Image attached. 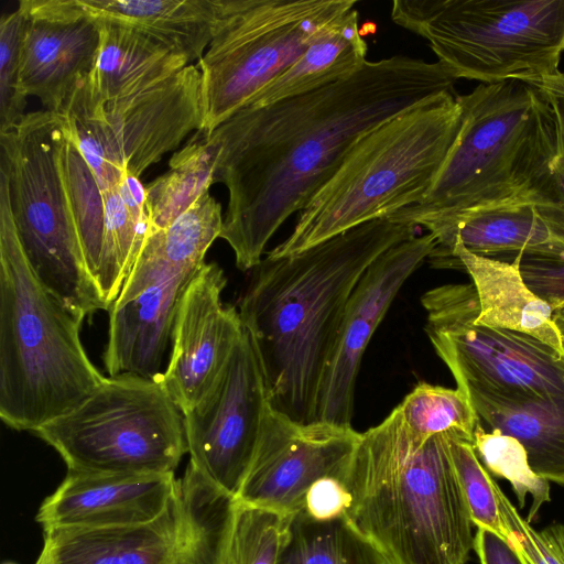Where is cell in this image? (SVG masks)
<instances>
[{
	"mask_svg": "<svg viewBox=\"0 0 564 564\" xmlns=\"http://www.w3.org/2000/svg\"><path fill=\"white\" fill-rule=\"evenodd\" d=\"M455 79L440 62L394 55L354 75L259 108L243 107L210 134L214 184L228 189L220 232L250 271L281 225L301 212L371 130L443 93Z\"/></svg>",
	"mask_w": 564,
	"mask_h": 564,
	"instance_id": "obj_1",
	"label": "cell"
},
{
	"mask_svg": "<svg viewBox=\"0 0 564 564\" xmlns=\"http://www.w3.org/2000/svg\"><path fill=\"white\" fill-rule=\"evenodd\" d=\"M416 227L376 219L301 252L267 256L250 270L239 316L261 360L273 410L317 421L322 383L347 305L369 265Z\"/></svg>",
	"mask_w": 564,
	"mask_h": 564,
	"instance_id": "obj_2",
	"label": "cell"
},
{
	"mask_svg": "<svg viewBox=\"0 0 564 564\" xmlns=\"http://www.w3.org/2000/svg\"><path fill=\"white\" fill-rule=\"evenodd\" d=\"M343 482L350 496L345 519L390 564L469 558L474 523L446 434L414 438L395 406L360 433Z\"/></svg>",
	"mask_w": 564,
	"mask_h": 564,
	"instance_id": "obj_3",
	"label": "cell"
},
{
	"mask_svg": "<svg viewBox=\"0 0 564 564\" xmlns=\"http://www.w3.org/2000/svg\"><path fill=\"white\" fill-rule=\"evenodd\" d=\"M456 98L460 131L432 189L389 218L434 232L467 214L510 204L563 210L552 176L557 127L546 93L506 80Z\"/></svg>",
	"mask_w": 564,
	"mask_h": 564,
	"instance_id": "obj_4",
	"label": "cell"
},
{
	"mask_svg": "<svg viewBox=\"0 0 564 564\" xmlns=\"http://www.w3.org/2000/svg\"><path fill=\"white\" fill-rule=\"evenodd\" d=\"M84 318L31 270L0 178V417L6 425L35 432L104 382L80 340Z\"/></svg>",
	"mask_w": 564,
	"mask_h": 564,
	"instance_id": "obj_5",
	"label": "cell"
},
{
	"mask_svg": "<svg viewBox=\"0 0 564 564\" xmlns=\"http://www.w3.org/2000/svg\"><path fill=\"white\" fill-rule=\"evenodd\" d=\"M462 107L443 93L381 123L347 154L269 257L294 254L362 224L421 203L462 127Z\"/></svg>",
	"mask_w": 564,
	"mask_h": 564,
	"instance_id": "obj_6",
	"label": "cell"
},
{
	"mask_svg": "<svg viewBox=\"0 0 564 564\" xmlns=\"http://www.w3.org/2000/svg\"><path fill=\"white\" fill-rule=\"evenodd\" d=\"M391 19L455 79L536 85L561 72L564 0H394Z\"/></svg>",
	"mask_w": 564,
	"mask_h": 564,
	"instance_id": "obj_7",
	"label": "cell"
},
{
	"mask_svg": "<svg viewBox=\"0 0 564 564\" xmlns=\"http://www.w3.org/2000/svg\"><path fill=\"white\" fill-rule=\"evenodd\" d=\"M64 117L39 110L0 132V178L26 261L37 280L83 317L108 307L73 225L61 166Z\"/></svg>",
	"mask_w": 564,
	"mask_h": 564,
	"instance_id": "obj_8",
	"label": "cell"
},
{
	"mask_svg": "<svg viewBox=\"0 0 564 564\" xmlns=\"http://www.w3.org/2000/svg\"><path fill=\"white\" fill-rule=\"evenodd\" d=\"M83 473H174L187 453L184 413L162 375L106 377L79 405L35 431Z\"/></svg>",
	"mask_w": 564,
	"mask_h": 564,
	"instance_id": "obj_9",
	"label": "cell"
},
{
	"mask_svg": "<svg viewBox=\"0 0 564 564\" xmlns=\"http://www.w3.org/2000/svg\"><path fill=\"white\" fill-rule=\"evenodd\" d=\"M355 0H226L202 75L204 135L245 107Z\"/></svg>",
	"mask_w": 564,
	"mask_h": 564,
	"instance_id": "obj_10",
	"label": "cell"
},
{
	"mask_svg": "<svg viewBox=\"0 0 564 564\" xmlns=\"http://www.w3.org/2000/svg\"><path fill=\"white\" fill-rule=\"evenodd\" d=\"M77 84L64 111L65 128L94 173L101 192L126 175H140L203 129L202 75L187 65L135 94L101 101Z\"/></svg>",
	"mask_w": 564,
	"mask_h": 564,
	"instance_id": "obj_11",
	"label": "cell"
},
{
	"mask_svg": "<svg viewBox=\"0 0 564 564\" xmlns=\"http://www.w3.org/2000/svg\"><path fill=\"white\" fill-rule=\"evenodd\" d=\"M237 500L188 463L164 512L137 525L51 530L34 564H223Z\"/></svg>",
	"mask_w": 564,
	"mask_h": 564,
	"instance_id": "obj_12",
	"label": "cell"
},
{
	"mask_svg": "<svg viewBox=\"0 0 564 564\" xmlns=\"http://www.w3.org/2000/svg\"><path fill=\"white\" fill-rule=\"evenodd\" d=\"M421 303L430 341L465 394H564V356L533 336L478 324L471 283L433 288Z\"/></svg>",
	"mask_w": 564,
	"mask_h": 564,
	"instance_id": "obj_13",
	"label": "cell"
},
{
	"mask_svg": "<svg viewBox=\"0 0 564 564\" xmlns=\"http://www.w3.org/2000/svg\"><path fill=\"white\" fill-rule=\"evenodd\" d=\"M270 408L263 367L252 337L243 327L215 386L184 413L189 464L213 486L236 499Z\"/></svg>",
	"mask_w": 564,
	"mask_h": 564,
	"instance_id": "obj_14",
	"label": "cell"
},
{
	"mask_svg": "<svg viewBox=\"0 0 564 564\" xmlns=\"http://www.w3.org/2000/svg\"><path fill=\"white\" fill-rule=\"evenodd\" d=\"M359 437L352 426L299 423L271 406L237 502L296 516L317 480H344Z\"/></svg>",
	"mask_w": 564,
	"mask_h": 564,
	"instance_id": "obj_15",
	"label": "cell"
},
{
	"mask_svg": "<svg viewBox=\"0 0 564 564\" xmlns=\"http://www.w3.org/2000/svg\"><path fill=\"white\" fill-rule=\"evenodd\" d=\"M198 270L176 267L153 252L140 253L108 311L104 362L109 377L163 373L180 301Z\"/></svg>",
	"mask_w": 564,
	"mask_h": 564,
	"instance_id": "obj_16",
	"label": "cell"
},
{
	"mask_svg": "<svg viewBox=\"0 0 564 564\" xmlns=\"http://www.w3.org/2000/svg\"><path fill=\"white\" fill-rule=\"evenodd\" d=\"M435 246L431 232L414 236L384 251L362 274L349 299L322 383L317 421L351 426L356 382L368 344L398 292Z\"/></svg>",
	"mask_w": 564,
	"mask_h": 564,
	"instance_id": "obj_17",
	"label": "cell"
},
{
	"mask_svg": "<svg viewBox=\"0 0 564 564\" xmlns=\"http://www.w3.org/2000/svg\"><path fill=\"white\" fill-rule=\"evenodd\" d=\"M226 284L224 270L205 262L180 301L162 379L183 413L212 390L243 333L238 310L221 301Z\"/></svg>",
	"mask_w": 564,
	"mask_h": 564,
	"instance_id": "obj_18",
	"label": "cell"
},
{
	"mask_svg": "<svg viewBox=\"0 0 564 564\" xmlns=\"http://www.w3.org/2000/svg\"><path fill=\"white\" fill-rule=\"evenodd\" d=\"M24 15L19 87L45 110L62 115L77 84L94 68L99 46L98 22L75 0H21Z\"/></svg>",
	"mask_w": 564,
	"mask_h": 564,
	"instance_id": "obj_19",
	"label": "cell"
},
{
	"mask_svg": "<svg viewBox=\"0 0 564 564\" xmlns=\"http://www.w3.org/2000/svg\"><path fill=\"white\" fill-rule=\"evenodd\" d=\"M178 487L174 473H83L66 477L35 517L43 531L91 530L150 522L167 508Z\"/></svg>",
	"mask_w": 564,
	"mask_h": 564,
	"instance_id": "obj_20",
	"label": "cell"
},
{
	"mask_svg": "<svg viewBox=\"0 0 564 564\" xmlns=\"http://www.w3.org/2000/svg\"><path fill=\"white\" fill-rule=\"evenodd\" d=\"M436 246L427 260L444 268L453 248L482 257L564 250V212L517 203L467 214L431 232Z\"/></svg>",
	"mask_w": 564,
	"mask_h": 564,
	"instance_id": "obj_21",
	"label": "cell"
},
{
	"mask_svg": "<svg viewBox=\"0 0 564 564\" xmlns=\"http://www.w3.org/2000/svg\"><path fill=\"white\" fill-rule=\"evenodd\" d=\"M445 268L463 270L470 276L478 324L533 336L564 356L551 307L527 285L514 260L477 256L456 245Z\"/></svg>",
	"mask_w": 564,
	"mask_h": 564,
	"instance_id": "obj_22",
	"label": "cell"
},
{
	"mask_svg": "<svg viewBox=\"0 0 564 564\" xmlns=\"http://www.w3.org/2000/svg\"><path fill=\"white\" fill-rule=\"evenodd\" d=\"M488 430L517 438L535 475L564 486V394H466Z\"/></svg>",
	"mask_w": 564,
	"mask_h": 564,
	"instance_id": "obj_23",
	"label": "cell"
},
{
	"mask_svg": "<svg viewBox=\"0 0 564 564\" xmlns=\"http://www.w3.org/2000/svg\"><path fill=\"white\" fill-rule=\"evenodd\" d=\"M94 19L100 29V46L85 79L89 93L101 101L147 89L188 65L185 56L131 26Z\"/></svg>",
	"mask_w": 564,
	"mask_h": 564,
	"instance_id": "obj_24",
	"label": "cell"
},
{
	"mask_svg": "<svg viewBox=\"0 0 564 564\" xmlns=\"http://www.w3.org/2000/svg\"><path fill=\"white\" fill-rule=\"evenodd\" d=\"M226 0H75L91 18L131 26L189 62L212 42Z\"/></svg>",
	"mask_w": 564,
	"mask_h": 564,
	"instance_id": "obj_25",
	"label": "cell"
},
{
	"mask_svg": "<svg viewBox=\"0 0 564 564\" xmlns=\"http://www.w3.org/2000/svg\"><path fill=\"white\" fill-rule=\"evenodd\" d=\"M362 35L359 12L352 9L328 24L291 66L245 107H265L354 75L367 62L368 46Z\"/></svg>",
	"mask_w": 564,
	"mask_h": 564,
	"instance_id": "obj_26",
	"label": "cell"
},
{
	"mask_svg": "<svg viewBox=\"0 0 564 564\" xmlns=\"http://www.w3.org/2000/svg\"><path fill=\"white\" fill-rule=\"evenodd\" d=\"M104 198L105 231L95 280L109 311L142 250L150 224L145 186L139 177L126 175L119 186L104 192Z\"/></svg>",
	"mask_w": 564,
	"mask_h": 564,
	"instance_id": "obj_27",
	"label": "cell"
},
{
	"mask_svg": "<svg viewBox=\"0 0 564 564\" xmlns=\"http://www.w3.org/2000/svg\"><path fill=\"white\" fill-rule=\"evenodd\" d=\"M219 156L218 144L202 131L170 160L166 173L145 186L150 230L169 228L200 196L208 193Z\"/></svg>",
	"mask_w": 564,
	"mask_h": 564,
	"instance_id": "obj_28",
	"label": "cell"
},
{
	"mask_svg": "<svg viewBox=\"0 0 564 564\" xmlns=\"http://www.w3.org/2000/svg\"><path fill=\"white\" fill-rule=\"evenodd\" d=\"M278 564H390L345 517L314 520L300 512L291 520Z\"/></svg>",
	"mask_w": 564,
	"mask_h": 564,
	"instance_id": "obj_29",
	"label": "cell"
},
{
	"mask_svg": "<svg viewBox=\"0 0 564 564\" xmlns=\"http://www.w3.org/2000/svg\"><path fill=\"white\" fill-rule=\"evenodd\" d=\"M59 166L69 215L88 269L95 279L105 231V198L94 173L66 128L59 151Z\"/></svg>",
	"mask_w": 564,
	"mask_h": 564,
	"instance_id": "obj_30",
	"label": "cell"
},
{
	"mask_svg": "<svg viewBox=\"0 0 564 564\" xmlns=\"http://www.w3.org/2000/svg\"><path fill=\"white\" fill-rule=\"evenodd\" d=\"M397 409L405 429L421 442L446 434L473 443L479 421L462 390L427 382L417 383Z\"/></svg>",
	"mask_w": 564,
	"mask_h": 564,
	"instance_id": "obj_31",
	"label": "cell"
},
{
	"mask_svg": "<svg viewBox=\"0 0 564 564\" xmlns=\"http://www.w3.org/2000/svg\"><path fill=\"white\" fill-rule=\"evenodd\" d=\"M292 518L237 502L223 564H278Z\"/></svg>",
	"mask_w": 564,
	"mask_h": 564,
	"instance_id": "obj_32",
	"label": "cell"
},
{
	"mask_svg": "<svg viewBox=\"0 0 564 564\" xmlns=\"http://www.w3.org/2000/svg\"><path fill=\"white\" fill-rule=\"evenodd\" d=\"M473 445L488 469L512 484L521 507L524 505L525 491L531 492L530 522L541 505L550 500L549 481L533 473L524 447L517 438L498 430H486L480 421L474 431Z\"/></svg>",
	"mask_w": 564,
	"mask_h": 564,
	"instance_id": "obj_33",
	"label": "cell"
},
{
	"mask_svg": "<svg viewBox=\"0 0 564 564\" xmlns=\"http://www.w3.org/2000/svg\"><path fill=\"white\" fill-rule=\"evenodd\" d=\"M224 225L221 205L208 193L200 196L169 228L156 230L161 249L173 263L199 269Z\"/></svg>",
	"mask_w": 564,
	"mask_h": 564,
	"instance_id": "obj_34",
	"label": "cell"
},
{
	"mask_svg": "<svg viewBox=\"0 0 564 564\" xmlns=\"http://www.w3.org/2000/svg\"><path fill=\"white\" fill-rule=\"evenodd\" d=\"M447 443L474 525L508 539L495 494L496 481L478 458L473 443L454 435H447Z\"/></svg>",
	"mask_w": 564,
	"mask_h": 564,
	"instance_id": "obj_35",
	"label": "cell"
},
{
	"mask_svg": "<svg viewBox=\"0 0 564 564\" xmlns=\"http://www.w3.org/2000/svg\"><path fill=\"white\" fill-rule=\"evenodd\" d=\"M23 22L19 9L0 19V132L17 126L25 115L26 98L19 87Z\"/></svg>",
	"mask_w": 564,
	"mask_h": 564,
	"instance_id": "obj_36",
	"label": "cell"
},
{
	"mask_svg": "<svg viewBox=\"0 0 564 564\" xmlns=\"http://www.w3.org/2000/svg\"><path fill=\"white\" fill-rule=\"evenodd\" d=\"M495 494L508 540L522 551L529 564H564V523L536 531L522 518L497 482Z\"/></svg>",
	"mask_w": 564,
	"mask_h": 564,
	"instance_id": "obj_37",
	"label": "cell"
},
{
	"mask_svg": "<svg viewBox=\"0 0 564 564\" xmlns=\"http://www.w3.org/2000/svg\"><path fill=\"white\" fill-rule=\"evenodd\" d=\"M519 267L527 285L551 307L553 315L564 316V250L506 254Z\"/></svg>",
	"mask_w": 564,
	"mask_h": 564,
	"instance_id": "obj_38",
	"label": "cell"
},
{
	"mask_svg": "<svg viewBox=\"0 0 564 564\" xmlns=\"http://www.w3.org/2000/svg\"><path fill=\"white\" fill-rule=\"evenodd\" d=\"M349 502L345 484L338 478L327 477L308 489L302 512L314 520H332L345 517Z\"/></svg>",
	"mask_w": 564,
	"mask_h": 564,
	"instance_id": "obj_39",
	"label": "cell"
},
{
	"mask_svg": "<svg viewBox=\"0 0 564 564\" xmlns=\"http://www.w3.org/2000/svg\"><path fill=\"white\" fill-rule=\"evenodd\" d=\"M474 551L480 564H529L522 551L507 538L496 532L477 528Z\"/></svg>",
	"mask_w": 564,
	"mask_h": 564,
	"instance_id": "obj_40",
	"label": "cell"
},
{
	"mask_svg": "<svg viewBox=\"0 0 564 564\" xmlns=\"http://www.w3.org/2000/svg\"><path fill=\"white\" fill-rule=\"evenodd\" d=\"M544 91L553 108L557 127V144L556 153L552 162V176L557 197L564 212V99L546 90Z\"/></svg>",
	"mask_w": 564,
	"mask_h": 564,
	"instance_id": "obj_41",
	"label": "cell"
},
{
	"mask_svg": "<svg viewBox=\"0 0 564 564\" xmlns=\"http://www.w3.org/2000/svg\"><path fill=\"white\" fill-rule=\"evenodd\" d=\"M534 86L564 99V72H560L556 76L545 79Z\"/></svg>",
	"mask_w": 564,
	"mask_h": 564,
	"instance_id": "obj_42",
	"label": "cell"
},
{
	"mask_svg": "<svg viewBox=\"0 0 564 564\" xmlns=\"http://www.w3.org/2000/svg\"><path fill=\"white\" fill-rule=\"evenodd\" d=\"M554 322L561 333L562 336V343H563V349H564V316L561 315H553Z\"/></svg>",
	"mask_w": 564,
	"mask_h": 564,
	"instance_id": "obj_43",
	"label": "cell"
}]
</instances>
